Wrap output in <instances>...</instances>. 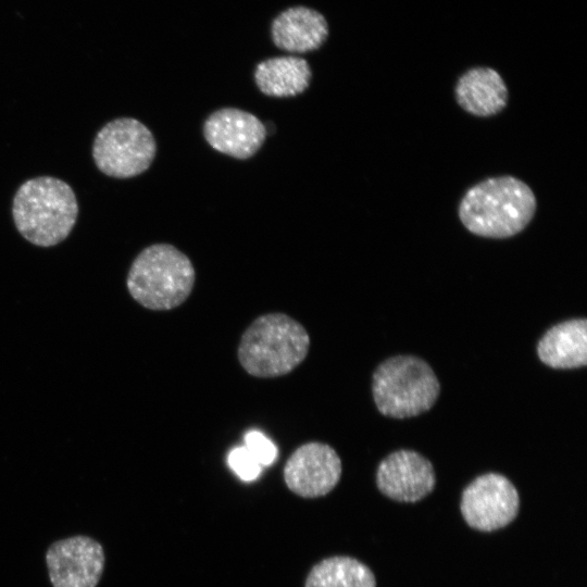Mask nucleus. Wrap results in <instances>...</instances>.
Returning a JSON list of instances; mask_svg holds the SVG:
<instances>
[{
	"label": "nucleus",
	"instance_id": "1",
	"mask_svg": "<svg viewBox=\"0 0 587 587\" xmlns=\"http://www.w3.org/2000/svg\"><path fill=\"white\" fill-rule=\"evenodd\" d=\"M537 202L533 190L513 176L487 178L471 187L459 205V217L474 235L508 238L532 221Z\"/></svg>",
	"mask_w": 587,
	"mask_h": 587
},
{
	"label": "nucleus",
	"instance_id": "2",
	"mask_svg": "<svg viewBox=\"0 0 587 587\" xmlns=\"http://www.w3.org/2000/svg\"><path fill=\"white\" fill-rule=\"evenodd\" d=\"M12 215L18 233L30 243L52 247L72 232L78 204L72 187L62 179H27L13 198Z\"/></svg>",
	"mask_w": 587,
	"mask_h": 587
},
{
	"label": "nucleus",
	"instance_id": "3",
	"mask_svg": "<svg viewBox=\"0 0 587 587\" xmlns=\"http://www.w3.org/2000/svg\"><path fill=\"white\" fill-rule=\"evenodd\" d=\"M310 335L294 317L276 312L258 316L242 333L237 357L242 369L260 378L292 372L307 358Z\"/></svg>",
	"mask_w": 587,
	"mask_h": 587
},
{
	"label": "nucleus",
	"instance_id": "4",
	"mask_svg": "<svg viewBox=\"0 0 587 587\" xmlns=\"http://www.w3.org/2000/svg\"><path fill=\"white\" fill-rule=\"evenodd\" d=\"M196 279L189 258L168 243L145 248L133 261L127 275L132 298L146 309L172 310L192 291Z\"/></svg>",
	"mask_w": 587,
	"mask_h": 587
},
{
	"label": "nucleus",
	"instance_id": "5",
	"mask_svg": "<svg viewBox=\"0 0 587 587\" xmlns=\"http://www.w3.org/2000/svg\"><path fill=\"white\" fill-rule=\"evenodd\" d=\"M440 394V384L430 365L411 354L383 361L372 375V396L383 415L409 419L427 412Z\"/></svg>",
	"mask_w": 587,
	"mask_h": 587
},
{
	"label": "nucleus",
	"instance_id": "6",
	"mask_svg": "<svg viewBox=\"0 0 587 587\" xmlns=\"http://www.w3.org/2000/svg\"><path fill=\"white\" fill-rule=\"evenodd\" d=\"M157 143L150 129L133 117H120L107 123L96 135L92 158L103 174L129 178L151 165Z\"/></svg>",
	"mask_w": 587,
	"mask_h": 587
},
{
	"label": "nucleus",
	"instance_id": "7",
	"mask_svg": "<svg viewBox=\"0 0 587 587\" xmlns=\"http://www.w3.org/2000/svg\"><path fill=\"white\" fill-rule=\"evenodd\" d=\"M520 496L504 475L486 473L463 490L460 510L467 525L480 532H494L509 525L517 515Z\"/></svg>",
	"mask_w": 587,
	"mask_h": 587
},
{
	"label": "nucleus",
	"instance_id": "8",
	"mask_svg": "<svg viewBox=\"0 0 587 587\" xmlns=\"http://www.w3.org/2000/svg\"><path fill=\"white\" fill-rule=\"evenodd\" d=\"M342 464L329 445L309 441L299 446L287 459L283 475L286 486L302 498L329 494L339 483Z\"/></svg>",
	"mask_w": 587,
	"mask_h": 587
},
{
	"label": "nucleus",
	"instance_id": "9",
	"mask_svg": "<svg viewBox=\"0 0 587 587\" xmlns=\"http://www.w3.org/2000/svg\"><path fill=\"white\" fill-rule=\"evenodd\" d=\"M53 587H96L104 567L102 546L87 536H74L52 544L47 553Z\"/></svg>",
	"mask_w": 587,
	"mask_h": 587
},
{
	"label": "nucleus",
	"instance_id": "10",
	"mask_svg": "<svg viewBox=\"0 0 587 587\" xmlns=\"http://www.w3.org/2000/svg\"><path fill=\"white\" fill-rule=\"evenodd\" d=\"M376 485L386 497L399 502H417L436 485L432 462L410 449H399L385 457L376 471Z\"/></svg>",
	"mask_w": 587,
	"mask_h": 587
},
{
	"label": "nucleus",
	"instance_id": "11",
	"mask_svg": "<svg viewBox=\"0 0 587 587\" xmlns=\"http://www.w3.org/2000/svg\"><path fill=\"white\" fill-rule=\"evenodd\" d=\"M203 134L213 149L245 160L255 154L267 133L266 126L255 115L236 108H224L205 120Z\"/></svg>",
	"mask_w": 587,
	"mask_h": 587
},
{
	"label": "nucleus",
	"instance_id": "12",
	"mask_svg": "<svg viewBox=\"0 0 587 587\" xmlns=\"http://www.w3.org/2000/svg\"><path fill=\"white\" fill-rule=\"evenodd\" d=\"M329 28L324 15L305 5H292L280 11L270 24L273 46L290 54L319 50L327 40Z\"/></svg>",
	"mask_w": 587,
	"mask_h": 587
},
{
	"label": "nucleus",
	"instance_id": "13",
	"mask_svg": "<svg viewBox=\"0 0 587 587\" xmlns=\"http://www.w3.org/2000/svg\"><path fill=\"white\" fill-rule=\"evenodd\" d=\"M539 360L555 370L587 364V321L585 317L560 322L546 330L536 347Z\"/></svg>",
	"mask_w": 587,
	"mask_h": 587
},
{
	"label": "nucleus",
	"instance_id": "14",
	"mask_svg": "<svg viewBox=\"0 0 587 587\" xmlns=\"http://www.w3.org/2000/svg\"><path fill=\"white\" fill-rule=\"evenodd\" d=\"M454 93L464 111L479 117L498 114L508 102L503 78L488 66H476L464 72L457 80Z\"/></svg>",
	"mask_w": 587,
	"mask_h": 587
},
{
	"label": "nucleus",
	"instance_id": "15",
	"mask_svg": "<svg viewBox=\"0 0 587 587\" xmlns=\"http://www.w3.org/2000/svg\"><path fill=\"white\" fill-rule=\"evenodd\" d=\"M253 77L260 91L266 96L294 97L309 87L312 71L305 58L276 55L257 63Z\"/></svg>",
	"mask_w": 587,
	"mask_h": 587
},
{
	"label": "nucleus",
	"instance_id": "16",
	"mask_svg": "<svg viewBox=\"0 0 587 587\" xmlns=\"http://www.w3.org/2000/svg\"><path fill=\"white\" fill-rule=\"evenodd\" d=\"M305 587H376V579L370 567L361 561L336 555L312 567Z\"/></svg>",
	"mask_w": 587,
	"mask_h": 587
},
{
	"label": "nucleus",
	"instance_id": "17",
	"mask_svg": "<svg viewBox=\"0 0 587 587\" xmlns=\"http://www.w3.org/2000/svg\"><path fill=\"white\" fill-rule=\"evenodd\" d=\"M228 465L243 482H252L260 476L262 466L245 446L235 447L228 454Z\"/></svg>",
	"mask_w": 587,
	"mask_h": 587
},
{
	"label": "nucleus",
	"instance_id": "18",
	"mask_svg": "<svg viewBox=\"0 0 587 587\" xmlns=\"http://www.w3.org/2000/svg\"><path fill=\"white\" fill-rule=\"evenodd\" d=\"M245 447L261 466H268L277 458V447L259 430H250L245 435Z\"/></svg>",
	"mask_w": 587,
	"mask_h": 587
}]
</instances>
